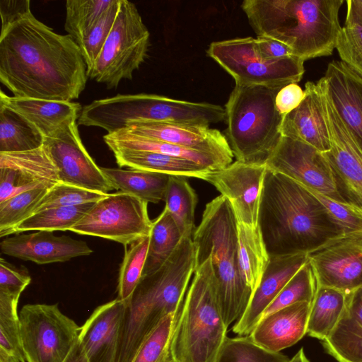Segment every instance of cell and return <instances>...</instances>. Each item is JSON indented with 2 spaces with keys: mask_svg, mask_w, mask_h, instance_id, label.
Wrapping results in <instances>:
<instances>
[{
  "mask_svg": "<svg viewBox=\"0 0 362 362\" xmlns=\"http://www.w3.org/2000/svg\"><path fill=\"white\" fill-rule=\"evenodd\" d=\"M211 259L198 266L171 339L174 362H216L226 338Z\"/></svg>",
  "mask_w": 362,
  "mask_h": 362,
  "instance_id": "cell-6",
  "label": "cell"
},
{
  "mask_svg": "<svg viewBox=\"0 0 362 362\" xmlns=\"http://www.w3.org/2000/svg\"><path fill=\"white\" fill-rule=\"evenodd\" d=\"M126 303L116 298L96 308L80 327L88 362H115Z\"/></svg>",
  "mask_w": 362,
  "mask_h": 362,
  "instance_id": "cell-21",
  "label": "cell"
},
{
  "mask_svg": "<svg viewBox=\"0 0 362 362\" xmlns=\"http://www.w3.org/2000/svg\"><path fill=\"white\" fill-rule=\"evenodd\" d=\"M45 137L22 116L0 105V153H18L37 149Z\"/></svg>",
  "mask_w": 362,
  "mask_h": 362,
  "instance_id": "cell-32",
  "label": "cell"
},
{
  "mask_svg": "<svg viewBox=\"0 0 362 362\" xmlns=\"http://www.w3.org/2000/svg\"><path fill=\"white\" fill-rule=\"evenodd\" d=\"M346 3V21L338 35L335 49L341 62L362 77V13L352 0Z\"/></svg>",
  "mask_w": 362,
  "mask_h": 362,
  "instance_id": "cell-37",
  "label": "cell"
},
{
  "mask_svg": "<svg viewBox=\"0 0 362 362\" xmlns=\"http://www.w3.org/2000/svg\"><path fill=\"white\" fill-rule=\"evenodd\" d=\"M197 267L211 259L223 317L228 326L246 310L252 291L244 281L238 256L237 221L228 200L216 197L205 207L194 232Z\"/></svg>",
  "mask_w": 362,
  "mask_h": 362,
  "instance_id": "cell-5",
  "label": "cell"
},
{
  "mask_svg": "<svg viewBox=\"0 0 362 362\" xmlns=\"http://www.w3.org/2000/svg\"><path fill=\"white\" fill-rule=\"evenodd\" d=\"M258 226L269 256L309 253L344 234L309 189L268 169Z\"/></svg>",
  "mask_w": 362,
  "mask_h": 362,
  "instance_id": "cell-2",
  "label": "cell"
},
{
  "mask_svg": "<svg viewBox=\"0 0 362 362\" xmlns=\"http://www.w3.org/2000/svg\"><path fill=\"white\" fill-rule=\"evenodd\" d=\"M309 189L324 206L331 218L341 228L344 234L362 232V211L358 208L336 201L315 190Z\"/></svg>",
  "mask_w": 362,
  "mask_h": 362,
  "instance_id": "cell-46",
  "label": "cell"
},
{
  "mask_svg": "<svg viewBox=\"0 0 362 362\" xmlns=\"http://www.w3.org/2000/svg\"><path fill=\"white\" fill-rule=\"evenodd\" d=\"M30 4L29 0H1V32L30 13Z\"/></svg>",
  "mask_w": 362,
  "mask_h": 362,
  "instance_id": "cell-49",
  "label": "cell"
},
{
  "mask_svg": "<svg viewBox=\"0 0 362 362\" xmlns=\"http://www.w3.org/2000/svg\"><path fill=\"white\" fill-rule=\"evenodd\" d=\"M18 300L0 292V362H27L21 341Z\"/></svg>",
  "mask_w": 362,
  "mask_h": 362,
  "instance_id": "cell-35",
  "label": "cell"
},
{
  "mask_svg": "<svg viewBox=\"0 0 362 362\" xmlns=\"http://www.w3.org/2000/svg\"><path fill=\"white\" fill-rule=\"evenodd\" d=\"M281 352L268 351L247 336L226 337L216 362H289Z\"/></svg>",
  "mask_w": 362,
  "mask_h": 362,
  "instance_id": "cell-43",
  "label": "cell"
},
{
  "mask_svg": "<svg viewBox=\"0 0 362 362\" xmlns=\"http://www.w3.org/2000/svg\"><path fill=\"white\" fill-rule=\"evenodd\" d=\"M148 203L117 192L97 202L70 231L131 245L150 235Z\"/></svg>",
  "mask_w": 362,
  "mask_h": 362,
  "instance_id": "cell-11",
  "label": "cell"
},
{
  "mask_svg": "<svg viewBox=\"0 0 362 362\" xmlns=\"http://www.w3.org/2000/svg\"><path fill=\"white\" fill-rule=\"evenodd\" d=\"M64 362H88L86 354L78 341Z\"/></svg>",
  "mask_w": 362,
  "mask_h": 362,
  "instance_id": "cell-51",
  "label": "cell"
},
{
  "mask_svg": "<svg viewBox=\"0 0 362 362\" xmlns=\"http://www.w3.org/2000/svg\"><path fill=\"white\" fill-rule=\"evenodd\" d=\"M267 168L235 161L208 172L203 180L211 184L230 202L238 224L258 226V215Z\"/></svg>",
  "mask_w": 362,
  "mask_h": 362,
  "instance_id": "cell-16",
  "label": "cell"
},
{
  "mask_svg": "<svg viewBox=\"0 0 362 362\" xmlns=\"http://www.w3.org/2000/svg\"><path fill=\"white\" fill-rule=\"evenodd\" d=\"M289 362H310L306 357L303 349L301 348L289 361Z\"/></svg>",
  "mask_w": 362,
  "mask_h": 362,
  "instance_id": "cell-52",
  "label": "cell"
},
{
  "mask_svg": "<svg viewBox=\"0 0 362 362\" xmlns=\"http://www.w3.org/2000/svg\"><path fill=\"white\" fill-rule=\"evenodd\" d=\"M180 312L168 315L160 322L142 343L132 362H174L170 345Z\"/></svg>",
  "mask_w": 362,
  "mask_h": 362,
  "instance_id": "cell-42",
  "label": "cell"
},
{
  "mask_svg": "<svg viewBox=\"0 0 362 362\" xmlns=\"http://www.w3.org/2000/svg\"><path fill=\"white\" fill-rule=\"evenodd\" d=\"M265 166L306 188L344 202L323 153L307 143L281 135Z\"/></svg>",
  "mask_w": 362,
  "mask_h": 362,
  "instance_id": "cell-13",
  "label": "cell"
},
{
  "mask_svg": "<svg viewBox=\"0 0 362 362\" xmlns=\"http://www.w3.org/2000/svg\"><path fill=\"white\" fill-rule=\"evenodd\" d=\"M318 82L332 146L323 154L344 202L362 211V150L337 111L322 78Z\"/></svg>",
  "mask_w": 362,
  "mask_h": 362,
  "instance_id": "cell-12",
  "label": "cell"
},
{
  "mask_svg": "<svg viewBox=\"0 0 362 362\" xmlns=\"http://www.w3.org/2000/svg\"><path fill=\"white\" fill-rule=\"evenodd\" d=\"M343 0H245L241 8L257 37L287 45L303 62L329 56L341 26Z\"/></svg>",
  "mask_w": 362,
  "mask_h": 362,
  "instance_id": "cell-3",
  "label": "cell"
},
{
  "mask_svg": "<svg viewBox=\"0 0 362 362\" xmlns=\"http://www.w3.org/2000/svg\"><path fill=\"white\" fill-rule=\"evenodd\" d=\"M124 129L134 134L214 155L228 165L233 160L225 135L209 126L139 121L129 122Z\"/></svg>",
  "mask_w": 362,
  "mask_h": 362,
  "instance_id": "cell-18",
  "label": "cell"
},
{
  "mask_svg": "<svg viewBox=\"0 0 362 362\" xmlns=\"http://www.w3.org/2000/svg\"><path fill=\"white\" fill-rule=\"evenodd\" d=\"M119 167L203 180L211 170L193 161L165 154L132 150L112 151Z\"/></svg>",
  "mask_w": 362,
  "mask_h": 362,
  "instance_id": "cell-28",
  "label": "cell"
},
{
  "mask_svg": "<svg viewBox=\"0 0 362 362\" xmlns=\"http://www.w3.org/2000/svg\"><path fill=\"white\" fill-rule=\"evenodd\" d=\"M27 362H64L78 341L80 327L57 304H27L19 313Z\"/></svg>",
  "mask_w": 362,
  "mask_h": 362,
  "instance_id": "cell-10",
  "label": "cell"
},
{
  "mask_svg": "<svg viewBox=\"0 0 362 362\" xmlns=\"http://www.w3.org/2000/svg\"><path fill=\"white\" fill-rule=\"evenodd\" d=\"M114 189L134 196L147 203L165 200L170 175L141 170L101 168Z\"/></svg>",
  "mask_w": 362,
  "mask_h": 362,
  "instance_id": "cell-29",
  "label": "cell"
},
{
  "mask_svg": "<svg viewBox=\"0 0 362 362\" xmlns=\"http://www.w3.org/2000/svg\"><path fill=\"white\" fill-rule=\"evenodd\" d=\"M311 303L298 302L262 317L249 337L262 348L280 352L307 334Z\"/></svg>",
  "mask_w": 362,
  "mask_h": 362,
  "instance_id": "cell-24",
  "label": "cell"
},
{
  "mask_svg": "<svg viewBox=\"0 0 362 362\" xmlns=\"http://www.w3.org/2000/svg\"><path fill=\"white\" fill-rule=\"evenodd\" d=\"M59 182L58 171L43 146L18 153H0V203L20 193Z\"/></svg>",
  "mask_w": 362,
  "mask_h": 362,
  "instance_id": "cell-17",
  "label": "cell"
},
{
  "mask_svg": "<svg viewBox=\"0 0 362 362\" xmlns=\"http://www.w3.org/2000/svg\"><path fill=\"white\" fill-rule=\"evenodd\" d=\"M196 269V246L191 237H183L158 269L142 276L126 303L115 362H132L160 322L180 310Z\"/></svg>",
  "mask_w": 362,
  "mask_h": 362,
  "instance_id": "cell-4",
  "label": "cell"
},
{
  "mask_svg": "<svg viewBox=\"0 0 362 362\" xmlns=\"http://www.w3.org/2000/svg\"><path fill=\"white\" fill-rule=\"evenodd\" d=\"M81 50L32 13L0 35V81L17 98L69 101L79 98L87 81Z\"/></svg>",
  "mask_w": 362,
  "mask_h": 362,
  "instance_id": "cell-1",
  "label": "cell"
},
{
  "mask_svg": "<svg viewBox=\"0 0 362 362\" xmlns=\"http://www.w3.org/2000/svg\"><path fill=\"white\" fill-rule=\"evenodd\" d=\"M238 256L244 281L252 293L257 287L269 260L263 238L257 227L237 223Z\"/></svg>",
  "mask_w": 362,
  "mask_h": 362,
  "instance_id": "cell-31",
  "label": "cell"
},
{
  "mask_svg": "<svg viewBox=\"0 0 362 362\" xmlns=\"http://www.w3.org/2000/svg\"><path fill=\"white\" fill-rule=\"evenodd\" d=\"M106 196L107 194H105L59 182L48 190L40 201L35 213L50 208L97 202Z\"/></svg>",
  "mask_w": 362,
  "mask_h": 362,
  "instance_id": "cell-45",
  "label": "cell"
},
{
  "mask_svg": "<svg viewBox=\"0 0 362 362\" xmlns=\"http://www.w3.org/2000/svg\"><path fill=\"white\" fill-rule=\"evenodd\" d=\"M103 140L108 148L114 150H132L155 152L193 161L211 170H218L228 165L218 157L159 140L136 135L122 129L107 134Z\"/></svg>",
  "mask_w": 362,
  "mask_h": 362,
  "instance_id": "cell-27",
  "label": "cell"
},
{
  "mask_svg": "<svg viewBox=\"0 0 362 362\" xmlns=\"http://www.w3.org/2000/svg\"><path fill=\"white\" fill-rule=\"evenodd\" d=\"M50 188L39 187L16 194L0 203V237L13 234L15 228L33 215Z\"/></svg>",
  "mask_w": 362,
  "mask_h": 362,
  "instance_id": "cell-39",
  "label": "cell"
},
{
  "mask_svg": "<svg viewBox=\"0 0 362 362\" xmlns=\"http://www.w3.org/2000/svg\"><path fill=\"white\" fill-rule=\"evenodd\" d=\"M281 88L235 85L231 91L224 107V135L237 161L265 165L276 148L284 117L275 98Z\"/></svg>",
  "mask_w": 362,
  "mask_h": 362,
  "instance_id": "cell-7",
  "label": "cell"
},
{
  "mask_svg": "<svg viewBox=\"0 0 362 362\" xmlns=\"http://www.w3.org/2000/svg\"><path fill=\"white\" fill-rule=\"evenodd\" d=\"M164 201L182 237H191L197 197L185 177L170 175Z\"/></svg>",
  "mask_w": 362,
  "mask_h": 362,
  "instance_id": "cell-34",
  "label": "cell"
},
{
  "mask_svg": "<svg viewBox=\"0 0 362 362\" xmlns=\"http://www.w3.org/2000/svg\"><path fill=\"white\" fill-rule=\"evenodd\" d=\"M317 286L349 295L362 288V232L344 233L308 253Z\"/></svg>",
  "mask_w": 362,
  "mask_h": 362,
  "instance_id": "cell-14",
  "label": "cell"
},
{
  "mask_svg": "<svg viewBox=\"0 0 362 362\" xmlns=\"http://www.w3.org/2000/svg\"><path fill=\"white\" fill-rule=\"evenodd\" d=\"M317 288L316 278L308 261L269 305L262 317L298 302L312 303Z\"/></svg>",
  "mask_w": 362,
  "mask_h": 362,
  "instance_id": "cell-41",
  "label": "cell"
},
{
  "mask_svg": "<svg viewBox=\"0 0 362 362\" xmlns=\"http://www.w3.org/2000/svg\"><path fill=\"white\" fill-rule=\"evenodd\" d=\"M43 147L57 169L59 182L105 194L114 189L83 146L76 122L45 138Z\"/></svg>",
  "mask_w": 362,
  "mask_h": 362,
  "instance_id": "cell-15",
  "label": "cell"
},
{
  "mask_svg": "<svg viewBox=\"0 0 362 362\" xmlns=\"http://www.w3.org/2000/svg\"><path fill=\"white\" fill-rule=\"evenodd\" d=\"M0 105L19 114L45 138L76 122L82 110L78 103L8 96L3 90Z\"/></svg>",
  "mask_w": 362,
  "mask_h": 362,
  "instance_id": "cell-25",
  "label": "cell"
},
{
  "mask_svg": "<svg viewBox=\"0 0 362 362\" xmlns=\"http://www.w3.org/2000/svg\"><path fill=\"white\" fill-rule=\"evenodd\" d=\"M322 344L338 362H362V288L348 295L341 318Z\"/></svg>",
  "mask_w": 362,
  "mask_h": 362,
  "instance_id": "cell-26",
  "label": "cell"
},
{
  "mask_svg": "<svg viewBox=\"0 0 362 362\" xmlns=\"http://www.w3.org/2000/svg\"><path fill=\"white\" fill-rule=\"evenodd\" d=\"M308 261V253L269 256L261 280L244 314L233 327V332L239 336L249 335L266 308Z\"/></svg>",
  "mask_w": 362,
  "mask_h": 362,
  "instance_id": "cell-19",
  "label": "cell"
},
{
  "mask_svg": "<svg viewBox=\"0 0 362 362\" xmlns=\"http://www.w3.org/2000/svg\"><path fill=\"white\" fill-rule=\"evenodd\" d=\"M305 96V90L298 83H289L282 87L277 93L275 98L276 107L284 117L298 107Z\"/></svg>",
  "mask_w": 362,
  "mask_h": 362,
  "instance_id": "cell-48",
  "label": "cell"
},
{
  "mask_svg": "<svg viewBox=\"0 0 362 362\" xmlns=\"http://www.w3.org/2000/svg\"><path fill=\"white\" fill-rule=\"evenodd\" d=\"M182 238L171 214L164 208L161 214L152 221L142 276L158 269L170 257Z\"/></svg>",
  "mask_w": 362,
  "mask_h": 362,
  "instance_id": "cell-33",
  "label": "cell"
},
{
  "mask_svg": "<svg viewBox=\"0 0 362 362\" xmlns=\"http://www.w3.org/2000/svg\"><path fill=\"white\" fill-rule=\"evenodd\" d=\"M31 278L25 267H16L3 258L0 259V292L20 298L30 284Z\"/></svg>",
  "mask_w": 362,
  "mask_h": 362,
  "instance_id": "cell-47",
  "label": "cell"
},
{
  "mask_svg": "<svg viewBox=\"0 0 362 362\" xmlns=\"http://www.w3.org/2000/svg\"><path fill=\"white\" fill-rule=\"evenodd\" d=\"M348 295L337 289L317 286L311 303L307 334L320 340L327 339L341 318Z\"/></svg>",
  "mask_w": 362,
  "mask_h": 362,
  "instance_id": "cell-30",
  "label": "cell"
},
{
  "mask_svg": "<svg viewBox=\"0 0 362 362\" xmlns=\"http://www.w3.org/2000/svg\"><path fill=\"white\" fill-rule=\"evenodd\" d=\"M206 54L239 86L283 87L298 83L305 72L304 62L298 57L266 59L252 37L213 42Z\"/></svg>",
  "mask_w": 362,
  "mask_h": 362,
  "instance_id": "cell-9",
  "label": "cell"
},
{
  "mask_svg": "<svg viewBox=\"0 0 362 362\" xmlns=\"http://www.w3.org/2000/svg\"><path fill=\"white\" fill-rule=\"evenodd\" d=\"M322 78L337 111L362 150V77L334 60Z\"/></svg>",
  "mask_w": 362,
  "mask_h": 362,
  "instance_id": "cell-23",
  "label": "cell"
},
{
  "mask_svg": "<svg viewBox=\"0 0 362 362\" xmlns=\"http://www.w3.org/2000/svg\"><path fill=\"white\" fill-rule=\"evenodd\" d=\"M0 247L5 255L37 264L64 262L93 252L86 242L66 235L56 236L50 231L7 238Z\"/></svg>",
  "mask_w": 362,
  "mask_h": 362,
  "instance_id": "cell-20",
  "label": "cell"
},
{
  "mask_svg": "<svg viewBox=\"0 0 362 362\" xmlns=\"http://www.w3.org/2000/svg\"><path fill=\"white\" fill-rule=\"evenodd\" d=\"M356 8L362 13V0H352Z\"/></svg>",
  "mask_w": 362,
  "mask_h": 362,
  "instance_id": "cell-53",
  "label": "cell"
},
{
  "mask_svg": "<svg viewBox=\"0 0 362 362\" xmlns=\"http://www.w3.org/2000/svg\"><path fill=\"white\" fill-rule=\"evenodd\" d=\"M304 90L305 96L300 105L284 117L281 134L326 153L332 146L319 82L308 81Z\"/></svg>",
  "mask_w": 362,
  "mask_h": 362,
  "instance_id": "cell-22",
  "label": "cell"
},
{
  "mask_svg": "<svg viewBox=\"0 0 362 362\" xmlns=\"http://www.w3.org/2000/svg\"><path fill=\"white\" fill-rule=\"evenodd\" d=\"M149 39L135 4L120 0L112 30L87 76L108 88L117 87L123 79L131 80L147 56Z\"/></svg>",
  "mask_w": 362,
  "mask_h": 362,
  "instance_id": "cell-8",
  "label": "cell"
},
{
  "mask_svg": "<svg viewBox=\"0 0 362 362\" xmlns=\"http://www.w3.org/2000/svg\"><path fill=\"white\" fill-rule=\"evenodd\" d=\"M149 235L125 247L124 258L120 267L117 298L127 303L138 286L142 275L147 256Z\"/></svg>",
  "mask_w": 362,
  "mask_h": 362,
  "instance_id": "cell-40",
  "label": "cell"
},
{
  "mask_svg": "<svg viewBox=\"0 0 362 362\" xmlns=\"http://www.w3.org/2000/svg\"><path fill=\"white\" fill-rule=\"evenodd\" d=\"M256 42L259 51L267 59L276 60L295 57L287 45L276 40L257 37Z\"/></svg>",
  "mask_w": 362,
  "mask_h": 362,
  "instance_id": "cell-50",
  "label": "cell"
},
{
  "mask_svg": "<svg viewBox=\"0 0 362 362\" xmlns=\"http://www.w3.org/2000/svg\"><path fill=\"white\" fill-rule=\"evenodd\" d=\"M114 0H67L64 28L78 45Z\"/></svg>",
  "mask_w": 362,
  "mask_h": 362,
  "instance_id": "cell-38",
  "label": "cell"
},
{
  "mask_svg": "<svg viewBox=\"0 0 362 362\" xmlns=\"http://www.w3.org/2000/svg\"><path fill=\"white\" fill-rule=\"evenodd\" d=\"M120 0H114L111 6L78 45L87 69L96 61L114 25Z\"/></svg>",
  "mask_w": 362,
  "mask_h": 362,
  "instance_id": "cell-44",
  "label": "cell"
},
{
  "mask_svg": "<svg viewBox=\"0 0 362 362\" xmlns=\"http://www.w3.org/2000/svg\"><path fill=\"white\" fill-rule=\"evenodd\" d=\"M96 202L47 209L31 215L18 225L13 234L25 231L70 230L94 206Z\"/></svg>",
  "mask_w": 362,
  "mask_h": 362,
  "instance_id": "cell-36",
  "label": "cell"
}]
</instances>
